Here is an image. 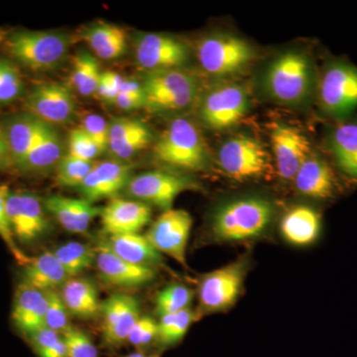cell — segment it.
Returning <instances> with one entry per match:
<instances>
[{
	"label": "cell",
	"mask_w": 357,
	"mask_h": 357,
	"mask_svg": "<svg viewBox=\"0 0 357 357\" xmlns=\"http://www.w3.org/2000/svg\"><path fill=\"white\" fill-rule=\"evenodd\" d=\"M267 199L248 197L230 201L215 211L211 223L213 236L225 243H238L262 236L273 218Z\"/></svg>",
	"instance_id": "6da1fadb"
},
{
	"label": "cell",
	"mask_w": 357,
	"mask_h": 357,
	"mask_svg": "<svg viewBox=\"0 0 357 357\" xmlns=\"http://www.w3.org/2000/svg\"><path fill=\"white\" fill-rule=\"evenodd\" d=\"M199 185L191 178L163 171L149 172L131 176L126 187L129 198L142 203L153 204L162 210L172 208L175 199L182 192L198 189Z\"/></svg>",
	"instance_id": "9c48e42d"
},
{
	"label": "cell",
	"mask_w": 357,
	"mask_h": 357,
	"mask_svg": "<svg viewBox=\"0 0 357 357\" xmlns=\"http://www.w3.org/2000/svg\"><path fill=\"white\" fill-rule=\"evenodd\" d=\"M319 103L331 119L340 121L357 112V67L344 60L326 65L319 81Z\"/></svg>",
	"instance_id": "8992f818"
},
{
	"label": "cell",
	"mask_w": 357,
	"mask_h": 357,
	"mask_svg": "<svg viewBox=\"0 0 357 357\" xmlns=\"http://www.w3.org/2000/svg\"><path fill=\"white\" fill-rule=\"evenodd\" d=\"M195 293L183 284L174 283L162 289L155 300V311L159 318L189 309Z\"/></svg>",
	"instance_id": "e575fe53"
},
{
	"label": "cell",
	"mask_w": 357,
	"mask_h": 357,
	"mask_svg": "<svg viewBox=\"0 0 357 357\" xmlns=\"http://www.w3.org/2000/svg\"><path fill=\"white\" fill-rule=\"evenodd\" d=\"M328 147L338 171L357 184V117H349L331 130Z\"/></svg>",
	"instance_id": "cb8c5ba5"
},
{
	"label": "cell",
	"mask_w": 357,
	"mask_h": 357,
	"mask_svg": "<svg viewBox=\"0 0 357 357\" xmlns=\"http://www.w3.org/2000/svg\"><path fill=\"white\" fill-rule=\"evenodd\" d=\"M119 93H126V95L144 96V89L143 84L136 79H124L121 84Z\"/></svg>",
	"instance_id": "681fc988"
},
{
	"label": "cell",
	"mask_w": 357,
	"mask_h": 357,
	"mask_svg": "<svg viewBox=\"0 0 357 357\" xmlns=\"http://www.w3.org/2000/svg\"><path fill=\"white\" fill-rule=\"evenodd\" d=\"M100 217L102 229L110 236L138 234L151 220V208L137 199L112 198Z\"/></svg>",
	"instance_id": "ffe728a7"
},
{
	"label": "cell",
	"mask_w": 357,
	"mask_h": 357,
	"mask_svg": "<svg viewBox=\"0 0 357 357\" xmlns=\"http://www.w3.org/2000/svg\"><path fill=\"white\" fill-rule=\"evenodd\" d=\"M151 140L152 133L148 128L142 132L131 136L130 138L117 146L109 148V151L117 159V161H124V160L130 159L134 155L139 153L140 151L145 149Z\"/></svg>",
	"instance_id": "bcb514c9"
},
{
	"label": "cell",
	"mask_w": 357,
	"mask_h": 357,
	"mask_svg": "<svg viewBox=\"0 0 357 357\" xmlns=\"http://www.w3.org/2000/svg\"><path fill=\"white\" fill-rule=\"evenodd\" d=\"M158 321L149 316H140L128 335V342L139 351L157 342Z\"/></svg>",
	"instance_id": "b9f144b4"
},
{
	"label": "cell",
	"mask_w": 357,
	"mask_h": 357,
	"mask_svg": "<svg viewBox=\"0 0 357 357\" xmlns=\"http://www.w3.org/2000/svg\"><path fill=\"white\" fill-rule=\"evenodd\" d=\"M189 52L184 42L160 33L140 35L135 43L136 63L147 74L182 68L189 60Z\"/></svg>",
	"instance_id": "4fadbf2b"
},
{
	"label": "cell",
	"mask_w": 357,
	"mask_h": 357,
	"mask_svg": "<svg viewBox=\"0 0 357 357\" xmlns=\"http://www.w3.org/2000/svg\"><path fill=\"white\" fill-rule=\"evenodd\" d=\"M105 243L115 255L133 264L154 268L163 263L161 253L139 234L110 236Z\"/></svg>",
	"instance_id": "f546056e"
},
{
	"label": "cell",
	"mask_w": 357,
	"mask_h": 357,
	"mask_svg": "<svg viewBox=\"0 0 357 357\" xmlns=\"http://www.w3.org/2000/svg\"><path fill=\"white\" fill-rule=\"evenodd\" d=\"M312 61L306 54L291 51L269 65L263 84L268 95L278 102L295 105L306 100L314 89Z\"/></svg>",
	"instance_id": "3957f363"
},
{
	"label": "cell",
	"mask_w": 357,
	"mask_h": 357,
	"mask_svg": "<svg viewBox=\"0 0 357 357\" xmlns=\"http://www.w3.org/2000/svg\"><path fill=\"white\" fill-rule=\"evenodd\" d=\"M321 229V215L307 206H298L287 211L282 218V236L289 243L307 246L319 238Z\"/></svg>",
	"instance_id": "4316f807"
},
{
	"label": "cell",
	"mask_w": 357,
	"mask_h": 357,
	"mask_svg": "<svg viewBox=\"0 0 357 357\" xmlns=\"http://www.w3.org/2000/svg\"><path fill=\"white\" fill-rule=\"evenodd\" d=\"M69 357H98V349L83 331L69 326L61 333Z\"/></svg>",
	"instance_id": "ab89813d"
},
{
	"label": "cell",
	"mask_w": 357,
	"mask_h": 357,
	"mask_svg": "<svg viewBox=\"0 0 357 357\" xmlns=\"http://www.w3.org/2000/svg\"><path fill=\"white\" fill-rule=\"evenodd\" d=\"M124 357H160L158 354H146L144 351H135L132 352V354H128V356Z\"/></svg>",
	"instance_id": "f907efd6"
},
{
	"label": "cell",
	"mask_w": 357,
	"mask_h": 357,
	"mask_svg": "<svg viewBox=\"0 0 357 357\" xmlns=\"http://www.w3.org/2000/svg\"><path fill=\"white\" fill-rule=\"evenodd\" d=\"M293 181L301 194L312 199H333L340 191L333 166L321 155L312 152L303 162Z\"/></svg>",
	"instance_id": "44dd1931"
},
{
	"label": "cell",
	"mask_w": 357,
	"mask_h": 357,
	"mask_svg": "<svg viewBox=\"0 0 357 357\" xmlns=\"http://www.w3.org/2000/svg\"><path fill=\"white\" fill-rule=\"evenodd\" d=\"M153 151L158 161L183 170L204 171L210 165L203 135L189 119H174L155 143Z\"/></svg>",
	"instance_id": "7a4b0ae2"
},
{
	"label": "cell",
	"mask_w": 357,
	"mask_h": 357,
	"mask_svg": "<svg viewBox=\"0 0 357 357\" xmlns=\"http://www.w3.org/2000/svg\"><path fill=\"white\" fill-rule=\"evenodd\" d=\"M6 211L14 237L20 243H33L48 229L43 201L32 192H9Z\"/></svg>",
	"instance_id": "9a60e30c"
},
{
	"label": "cell",
	"mask_w": 357,
	"mask_h": 357,
	"mask_svg": "<svg viewBox=\"0 0 357 357\" xmlns=\"http://www.w3.org/2000/svg\"><path fill=\"white\" fill-rule=\"evenodd\" d=\"M26 112L50 126H64L72 121L76 100L65 84L50 82L37 84L25 100Z\"/></svg>",
	"instance_id": "5bb4252c"
},
{
	"label": "cell",
	"mask_w": 357,
	"mask_h": 357,
	"mask_svg": "<svg viewBox=\"0 0 357 357\" xmlns=\"http://www.w3.org/2000/svg\"><path fill=\"white\" fill-rule=\"evenodd\" d=\"M88 134L102 151L109 146V123L102 116L96 114L86 115L79 126Z\"/></svg>",
	"instance_id": "f6af8a7d"
},
{
	"label": "cell",
	"mask_w": 357,
	"mask_h": 357,
	"mask_svg": "<svg viewBox=\"0 0 357 357\" xmlns=\"http://www.w3.org/2000/svg\"><path fill=\"white\" fill-rule=\"evenodd\" d=\"M23 91L24 83L18 70L8 61H0V103L14 102Z\"/></svg>",
	"instance_id": "74e56055"
},
{
	"label": "cell",
	"mask_w": 357,
	"mask_h": 357,
	"mask_svg": "<svg viewBox=\"0 0 357 357\" xmlns=\"http://www.w3.org/2000/svg\"><path fill=\"white\" fill-rule=\"evenodd\" d=\"M272 149L279 176L294 180L303 162L312 153L309 138L299 129L276 124L271 131Z\"/></svg>",
	"instance_id": "e0dca14e"
},
{
	"label": "cell",
	"mask_w": 357,
	"mask_h": 357,
	"mask_svg": "<svg viewBox=\"0 0 357 357\" xmlns=\"http://www.w3.org/2000/svg\"><path fill=\"white\" fill-rule=\"evenodd\" d=\"M114 103L117 107L123 110H134L145 107L144 96L126 95L119 93Z\"/></svg>",
	"instance_id": "7dc6e473"
},
{
	"label": "cell",
	"mask_w": 357,
	"mask_h": 357,
	"mask_svg": "<svg viewBox=\"0 0 357 357\" xmlns=\"http://www.w3.org/2000/svg\"><path fill=\"white\" fill-rule=\"evenodd\" d=\"M9 192L10 191L7 185H0V237L6 244L7 248L9 249L18 264L23 267L29 262L30 257L23 253L16 244V239L7 217L6 199Z\"/></svg>",
	"instance_id": "f35d334b"
},
{
	"label": "cell",
	"mask_w": 357,
	"mask_h": 357,
	"mask_svg": "<svg viewBox=\"0 0 357 357\" xmlns=\"http://www.w3.org/2000/svg\"><path fill=\"white\" fill-rule=\"evenodd\" d=\"M218 157L225 173L236 180L258 178L267 172L266 150L257 140L248 136H236L225 141Z\"/></svg>",
	"instance_id": "8fae6325"
},
{
	"label": "cell",
	"mask_w": 357,
	"mask_h": 357,
	"mask_svg": "<svg viewBox=\"0 0 357 357\" xmlns=\"http://www.w3.org/2000/svg\"><path fill=\"white\" fill-rule=\"evenodd\" d=\"M60 294L68 311L77 318L93 319L100 314L98 289L89 279L70 277L61 287Z\"/></svg>",
	"instance_id": "83f0119b"
},
{
	"label": "cell",
	"mask_w": 357,
	"mask_h": 357,
	"mask_svg": "<svg viewBox=\"0 0 357 357\" xmlns=\"http://www.w3.org/2000/svg\"><path fill=\"white\" fill-rule=\"evenodd\" d=\"M248 91L238 84H222L211 89L201 103V119L208 128L225 129L241 122L248 114Z\"/></svg>",
	"instance_id": "30bf717a"
},
{
	"label": "cell",
	"mask_w": 357,
	"mask_h": 357,
	"mask_svg": "<svg viewBox=\"0 0 357 357\" xmlns=\"http://www.w3.org/2000/svg\"><path fill=\"white\" fill-rule=\"evenodd\" d=\"M44 123L27 112L9 115L2 122L1 126L16 170L22 165L26 157L31 151Z\"/></svg>",
	"instance_id": "d4e9b609"
},
{
	"label": "cell",
	"mask_w": 357,
	"mask_h": 357,
	"mask_svg": "<svg viewBox=\"0 0 357 357\" xmlns=\"http://www.w3.org/2000/svg\"><path fill=\"white\" fill-rule=\"evenodd\" d=\"M68 276L77 277L96 262V248L86 244L70 241L54 251Z\"/></svg>",
	"instance_id": "836d02e7"
},
{
	"label": "cell",
	"mask_w": 357,
	"mask_h": 357,
	"mask_svg": "<svg viewBox=\"0 0 357 357\" xmlns=\"http://www.w3.org/2000/svg\"><path fill=\"white\" fill-rule=\"evenodd\" d=\"M96 264L100 279L110 286L119 288H135L146 285L156 278V270L126 261L114 252L105 243L96 248Z\"/></svg>",
	"instance_id": "ac0fdd59"
},
{
	"label": "cell",
	"mask_w": 357,
	"mask_h": 357,
	"mask_svg": "<svg viewBox=\"0 0 357 357\" xmlns=\"http://www.w3.org/2000/svg\"><path fill=\"white\" fill-rule=\"evenodd\" d=\"M199 62L208 74L225 77L245 69L255 58V51L244 40L232 35L204 37L197 49Z\"/></svg>",
	"instance_id": "ba28073f"
},
{
	"label": "cell",
	"mask_w": 357,
	"mask_h": 357,
	"mask_svg": "<svg viewBox=\"0 0 357 357\" xmlns=\"http://www.w3.org/2000/svg\"><path fill=\"white\" fill-rule=\"evenodd\" d=\"M6 33L3 31V30L0 29V45L6 42Z\"/></svg>",
	"instance_id": "816d5d0a"
},
{
	"label": "cell",
	"mask_w": 357,
	"mask_h": 357,
	"mask_svg": "<svg viewBox=\"0 0 357 357\" xmlns=\"http://www.w3.org/2000/svg\"><path fill=\"white\" fill-rule=\"evenodd\" d=\"M69 278L64 267L50 251L30 257L29 262L23 266V282L43 292L57 290Z\"/></svg>",
	"instance_id": "f1b7e54d"
},
{
	"label": "cell",
	"mask_w": 357,
	"mask_h": 357,
	"mask_svg": "<svg viewBox=\"0 0 357 357\" xmlns=\"http://www.w3.org/2000/svg\"><path fill=\"white\" fill-rule=\"evenodd\" d=\"M47 296L43 291L22 282L14 295L11 318L26 337L46 328Z\"/></svg>",
	"instance_id": "7402d4cb"
},
{
	"label": "cell",
	"mask_w": 357,
	"mask_h": 357,
	"mask_svg": "<svg viewBox=\"0 0 357 357\" xmlns=\"http://www.w3.org/2000/svg\"><path fill=\"white\" fill-rule=\"evenodd\" d=\"M102 151L81 128L73 129L69 135V154L76 158L95 161Z\"/></svg>",
	"instance_id": "7bdbcfd3"
},
{
	"label": "cell",
	"mask_w": 357,
	"mask_h": 357,
	"mask_svg": "<svg viewBox=\"0 0 357 357\" xmlns=\"http://www.w3.org/2000/svg\"><path fill=\"white\" fill-rule=\"evenodd\" d=\"M28 338L39 357H69L61 333L47 326L29 335Z\"/></svg>",
	"instance_id": "8d00e7d4"
},
{
	"label": "cell",
	"mask_w": 357,
	"mask_h": 357,
	"mask_svg": "<svg viewBox=\"0 0 357 357\" xmlns=\"http://www.w3.org/2000/svg\"><path fill=\"white\" fill-rule=\"evenodd\" d=\"M132 167L121 161L96 162L84 182L77 188L83 199L91 203L114 198L126 189Z\"/></svg>",
	"instance_id": "d6986e66"
},
{
	"label": "cell",
	"mask_w": 357,
	"mask_h": 357,
	"mask_svg": "<svg viewBox=\"0 0 357 357\" xmlns=\"http://www.w3.org/2000/svg\"><path fill=\"white\" fill-rule=\"evenodd\" d=\"M45 211L57 220L63 229L73 234L88 231L93 218L100 215L102 208L83 198H69L51 195L43 201Z\"/></svg>",
	"instance_id": "603a6c76"
},
{
	"label": "cell",
	"mask_w": 357,
	"mask_h": 357,
	"mask_svg": "<svg viewBox=\"0 0 357 357\" xmlns=\"http://www.w3.org/2000/svg\"><path fill=\"white\" fill-rule=\"evenodd\" d=\"M70 40L64 33L21 30L6 39V50L20 65L35 72L55 69L67 56Z\"/></svg>",
	"instance_id": "277c9868"
},
{
	"label": "cell",
	"mask_w": 357,
	"mask_h": 357,
	"mask_svg": "<svg viewBox=\"0 0 357 357\" xmlns=\"http://www.w3.org/2000/svg\"><path fill=\"white\" fill-rule=\"evenodd\" d=\"M102 73L93 54L79 51L73 58L70 83L79 95L89 96L96 93Z\"/></svg>",
	"instance_id": "1f68e13d"
},
{
	"label": "cell",
	"mask_w": 357,
	"mask_h": 357,
	"mask_svg": "<svg viewBox=\"0 0 357 357\" xmlns=\"http://www.w3.org/2000/svg\"><path fill=\"white\" fill-rule=\"evenodd\" d=\"M46 326L58 333H62L69 323V314L64 301L57 290L47 291Z\"/></svg>",
	"instance_id": "60d3db41"
},
{
	"label": "cell",
	"mask_w": 357,
	"mask_h": 357,
	"mask_svg": "<svg viewBox=\"0 0 357 357\" xmlns=\"http://www.w3.org/2000/svg\"><path fill=\"white\" fill-rule=\"evenodd\" d=\"M246 270V260L239 259L204 274L198 291L201 314L225 312L234 307L243 292Z\"/></svg>",
	"instance_id": "52a82bcc"
},
{
	"label": "cell",
	"mask_w": 357,
	"mask_h": 357,
	"mask_svg": "<svg viewBox=\"0 0 357 357\" xmlns=\"http://www.w3.org/2000/svg\"><path fill=\"white\" fill-rule=\"evenodd\" d=\"M96 163L66 155L56 167V180L63 187L79 188Z\"/></svg>",
	"instance_id": "d590c367"
},
{
	"label": "cell",
	"mask_w": 357,
	"mask_h": 357,
	"mask_svg": "<svg viewBox=\"0 0 357 357\" xmlns=\"http://www.w3.org/2000/svg\"><path fill=\"white\" fill-rule=\"evenodd\" d=\"M192 227V218L188 211L171 208L155 220L145 236L161 255L187 267L185 253Z\"/></svg>",
	"instance_id": "7c38bea8"
},
{
	"label": "cell",
	"mask_w": 357,
	"mask_h": 357,
	"mask_svg": "<svg viewBox=\"0 0 357 357\" xmlns=\"http://www.w3.org/2000/svg\"><path fill=\"white\" fill-rule=\"evenodd\" d=\"M84 38L96 57L102 60H114L121 57L128 49V32L110 23L100 22L91 25Z\"/></svg>",
	"instance_id": "4dcf8cb0"
},
{
	"label": "cell",
	"mask_w": 357,
	"mask_h": 357,
	"mask_svg": "<svg viewBox=\"0 0 357 357\" xmlns=\"http://www.w3.org/2000/svg\"><path fill=\"white\" fill-rule=\"evenodd\" d=\"M142 84L144 107L153 112L187 109L196 100L199 91L196 77L182 68L149 73Z\"/></svg>",
	"instance_id": "5b68a950"
},
{
	"label": "cell",
	"mask_w": 357,
	"mask_h": 357,
	"mask_svg": "<svg viewBox=\"0 0 357 357\" xmlns=\"http://www.w3.org/2000/svg\"><path fill=\"white\" fill-rule=\"evenodd\" d=\"M14 169L10 151L4 134L3 128L0 123V172H7Z\"/></svg>",
	"instance_id": "c3c4849f"
},
{
	"label": "cell",
	"mask_w": 357,
	"mask_h": 357,
	"mask_svg": "<svg viewBox=\"0 0 357 357\" xmlns=\"http://www.w3.org/2000/svg\"><path fill=\"white\" fill-rule=\"evenodd\" d=\"M63 155V141L55 126L44 123L38 139L17 171L27 175H43L56 169Z\"/></svg>",
	"instance_id": "484cf974"
},
{
	"label": "cell",
	"mask_w": 357,
	"mask_h": 357,
	"mask_svg": "<svg viewBox=\"0 0 357 357\" xmlns=\"http://www.w3.org/2000/svg\"><path fill=\"white\" fill-rule=\"evenodd\" d=\"M197 312L191 307L175 314L161 317L158 321L157 342L164 349L174 347L182 342L190 328L197 319Z\"/></svg>",
	"instance_id": "d6a6232c"
},
{
	"label": "cell",
	"mask_w": 357,
	"mask_h": 357,
	"mask_svg": "<svg viewBox=\"0 0 357 357\" xmlns=\"http://www.w3.org/2000/svg\"><path fill=\"white\" fill-rule=\"evenodd\" d=\"M148 126L144 122L133 119H116L109 122V146H117L131 136L146 130Z\"/></svg>",
	"instance_id": "ee69618b"
},
{
	"label": "cell",
	"mask_w": 357,
	"mask_h": 357,
	"mask_svg": "<svg viewBox=\"0 0 357 357\" xmlns=\"http://www.w3.org/2000/svg\"><path fill=\"white\" fill-rule=\"evenodd\" d=\"M102 316V338L109 347L126 344L129 333L139 319V303L126 294H114L100 305Z\"/></svg>",
	"instance_id": "2e32d148"
}]
</instances>
